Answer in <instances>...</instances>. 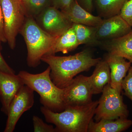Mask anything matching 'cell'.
Masks as SVG:
<instances>
[{
  "label": "cell",
  "mask_w": 132,
  "mask_h": 132,
  "mask_svg": "<svg viewBox=\"0 0 132 132\" xmlns=\"http://www.w3.org/2000/svg\"><path fill=\"white\" fill-rule=\"evenodd\" d=\"M79 45H101L96 38L97 27L73 23L72 25Z\"/></svg>",
  "instance_id": "cell-19"
},
{
  "label": "cell",
  "mask_w": 132,
  "mask_h": 132,
  "mask_svg": "<svg viewBox=\"0 0 132 132\" xmlns=\"http://www.w3.org/2000/svg\"><path fill=\"white\" fill-rule=\"evenodd\" d=\"M0 72L5 73L15 74V72L13 69L11 68L6 62L5 61V59L1 54L0 48Z\"/></svg>",
  "instance_id": "cell-25"
},
{
  "label": "cell",
  "mask_w": 132,
  "mask_h": 132,
  "mask_svg": "<svg viewBox=\"0 0 132 132\" xmlns=\"http://www.w3.org/2000/svg\"><path fill=\"white\" fill-rule=\"evenodd\" d=\"M79 45L72 26L57 38L50 54L55 55L58 52L68 53L76 49Z\"/></svg>",
  "instance_id": "cell-17"
},
{
  "label": "cell",
  "mask_w": 132,
  "mask_h": 132,
  "mask_svg": "<svg viewBox=\"0 0 132 132\" xmlns=\"http://www.w3.org/2000/svg\"><path fill=\"white\" fill-rule=\"evenodd\" d=\"M0 42L3 43L7 42L5 30L4 19L2 9L1 6L0 4Z\"/></svg>",
  "instance_id": "cell-26"
},
{
  "label": "cell",
  "mask_w": 132,
  "mask_h": 132,
  "mask_svg": "<svg viewBox=\"0 0 132 132\" xmlns=\"http://www.w3.org/2000/svg\"><path fill=\"white\" fill-rule=\"evenodd\" d=\"M4 19L5 35L11 49H14L16 38L26 17L21 0H0Z\"/></svg>",
  "instance_id": "cell-6"
},
{
  "label": "cell",
  "mask_w": 132,
  "mask_h": 132,
  "mask_svg": "<svg viewBox=\"0 0 132 132\" xmlns=\"http://www.w3.org/2000/svg\"><path fill=\"white\" fill-rule=\"evenodd\" d=\"M34 92L24 85L16 93L10 105L4 132L13 131L22 114L32 108L34 103Z\"/></svg>",
  "instance_id": "cell-8"
},
{
  "label": "cell",
  "mask_w": 132,
  "mask_h": 132,
  "mask_svg": "<svg viewBox=\"0 0 132 132\" xmlns=\"http://www.w3.org/2000/svg\"><path fill=\"white\" fill-rule=\"evenodd\" d=\"M129 0H95L98 16L104 19L120 14L123 6Z\"/></svg>",
  "instance_id": "cell-18"
},
{
  "label": "cell",
  "mask_w": 132,
  "mask_h": 132,
  "mask_svg": "<svg viewBox=\"0 0 132 132\" xmlns=\"http://www.w3.org/2000/svg\"><path fill=\"white\" fill-rule=\"evenodd\" d=\"M101 59L93 58L91 51L86 49L68 56L45 55L41 61L50 67V76L53 82L58 87L63 89L77 75L88 71Z\"/></svg>",
  "instance_id": "cell-1"
},
{
  "label": "cell",
  "mask_w": 132,
  "mask_h": 132,
  "mask_svg": "<svg viewBox=\"0 0 132 132\" xmlns=\"http://www.w3.org/2000/svg\"><path fill=\"white\" fill-rule=\"evenodd\" d=\"M24 85L18 75L10 74L0 72V100L1 110L7 115L12 100Z\"/></svg>",
  "instance_id": "cell-11"
},
{
  "label": "cell",
  "mask_w": 132,
  "mask_h": 132,
  "mask_svg": "<svg viewBox=\"0 0 132 132\" xmlns=\"http://www.w3.org/2000/svg\"><path fill=\"white\" fill-rule=\"evenodd\" d=\"M132 28L120 16L117 15L103 21L97 27L96 38L102 42L121 37L132 31Z\"/></svg>",
  "instance_id": "cell-10"
},
{
  "label": "cell",
  "mask_w": 132,
  "mask_h": 132,
  "mask_svg": "<svg viewBox=\"0 0 132 132\" xmlns=\"http://www.w3.org/2000/svg\"><path fill=\"white\" fill-rule=\"evenodd\" d=\"M93 94L102 93L106 85L111 82L110 68L105 60H101L95 65L92 75L88 77Z\"/></svg>",
  "instance_id": "cell-15"
},
{
  "label": "cell",
  "mask_w": 132,
  "mask_h": 132,
  "mask_svg": "<svg viewBox=\"0 0 132 132\" xmlns=\"http://www.w3.org/2000/svg\"><path fill=\"white\" fill-rule=\"evenodd\" d=\"M32 121L35 132H56L53 125L45 123L42 119L36 116H33Z\"/></svg>",
  "instance_id": "cell-21"
},
{
  "label": "cell",
  "mask_w": 132,
  "mask_h": 132,
  "mask_svg": "<svg viewBox=\"0 0 132 132\" xmlns=\"http://www.w3.org/2000/svg\"><path fill=\"white\" fill-rule=\"evenodd\" d=\"M82 8L92 13L93 8V0H76Z\"/></svg>",
  "instance_id": "cell-27"
},
{
  "label": "cell",
  "mask_w": 132,
  "mask_h": 132,
  "mask_svg": "<svg viewBox=\"0 0 132 132\" xmlns=\"http://www.w3.org/2000/svg\"><path fill=\"white\" fill-rule=\"evenodd\" d=\"M34 19L43 30L56 37L61 35L73 24L61 10L52 6L45 9Z\"/></svg>",
  "instance_id": "cell-9"
},
{
  "label": "cell",
  "mask_w": 132,
  "mask_h": 132,
  "mask_svg": "<svg viewBox=\"0 0 132 132\" xmlns=\"http://www.w3.org/2000/svg\"><path fill=\"white\" fill-rule=\"evenodd\" d=\"M50 67L42 72L32 74L25 71L19 72L18 75L24 85L39 95L43 106L55 112H60L65 109L63 101V89L60 88L53 82L50 76Z\"/></svg>",
  "instance_id": "cell-4"
},
{
  "label": "cell",
  "mask_w": 132,
  "mask_h": 132,
  "mask_svg": "<svg viewBox=\"0 0 132 132\" xmlns=\"http://www.w3.org/2000/svg\"><path fill=\"white\" fill-rule=\"evenodd\" d=\"M75 0H50L51 6L60 10H64L69 7Z\"/></svg>",
  "instance_id": "cell-24"
},
{
  "label": "cell",
  "mask_w": 132,
  "mask_h": 132,
  "mask_svg": "<svg viewBox=\"0 0 132 132\" xmlns=\"http://www.w3.org/2000/svg\"><path fill=\"white\" fill-rule=\"evenodd\" d=\"M63 101L65 108L81 106L91 103L93 94L88 77L78 76L63 88Z\"/></svg>",
  "instance_id": "cell-7"
},
{
  "label": "cell",
  "mask_w": 132,
  "mask_h": 132,
  "mask_svg": "<svg viewBox=\"0 0 132 132\" xmlns=\"http://www.w3.org/2000/svg\"><path fill=\"white\" fill-rule=\"evenodd\" d=\"M101 45L108 53L123 57L132 64V30L120 38L102 42Z\"/></svg>",
  "instance_id": "cell-14"
},
{
  "label": "cell",
  "mask_w": 132,
  "mask_h": 132,
  "mask_svg": "<svg viewBox=\"0 0 132 132\" xmlns=\"http://www.w3.org/2000/svg\"><path fill=\"white\" fill-rule=\"evenodd\" d=\"M102 93L95 112V122L101 120L127 118L129 111L123 102L121 93L112 87L110 83L105 86Z\"/></svg>",
  "instance_id": "cell-5"
},
{
  "label": "cell",
  "mask_w": 132,
  "mask_h": 132,
  "mask_svg": "<svg viewBox=\"0 0 132 132\" xmlns=\"http://www.w3.org/2000/svg\"><path fill=\"white\" fill-rule=\"evenodd\" d=\"M27 16L35 19L48 7L51 6L50 0H21Z\"/></svg>",
  "instance_id": "cell-20"
},
{
  "label": "cell",
  "mask_w": 132,
  "mask_h": 132,
  "mask_svg": "<svg viewBox=\"0 0 132 132\" xmlns=\"http://www.w3.org/2000/svg\"><path fill=\"white\" fill-rule=\"evenodd\" d=\"M98 104L96 101L85 105L67 107L60 112L42 106L40 111L47 122L55 126L56 132H87Z\"/></svg>",
  "instance_id": "cell-2"
},
{
  "label": "cell",
  "mask_w": 132,
  "mask_h": 132,
  "mask_svg": "<svg viewBox=\"0 0 132 132\" xmlns=\"http://www.w3.org/2000/svg\"><path fill=\"white\" fill-rule=\"evenodd\" d=\"M120 15L132 28V0H129L125 3Z\"/></svg>",
  "instance_id": "cell-23"
},
{
  "label": "cell",
  "mask_w": 132,
  "mask_h": 132,
  "mask_svg": "<svg viewBox=\"0 0 132 132\" xmlns=\"http://www.w3.org/2000/svg\"><path fill=\"white\" fill-rule=\"evenodd\" d=\"M23 36L27 48V63L30 67L40 64L44 55L51 54L56 40L44 31L37 24L34 18L27 16L20 33Z\"/></svg>",
  "instance_id": "cell-3"
},
{
  "label": "cell",
  "mask_w": 132,
  "mask_h": 132,
  "mask_svg": "<svg viewBox=\"0 0 132 132\" xmlns=\"http://www.w3.org/2000/svg\"><path fill=\"white\" fill-rule=\"evenodd\" d=\"M128 72L127 75L125 76L122 81V88L125 91L124 94L132 102V65Z\"/></svg>",
  "instance_id": "cell-22"
},
{
  "label": "cell",
  "mask_w": 132,
  "mask_h": 132,
  "mask_svg": "<svg viewBox=\"0 0 132 132\" xmlns=\"http://www.w3.org/2000/svg\"><path fill=\"white\" fill-rule=\"evenodd\" d=\"M65 16L72 23L97 27L103 21L99 16H95L87 11L75 0L69 7L61 10Z\"/></svg>",
  "instance_id": "cell-13"
},
{
  "label": "cell",
  "mask_w": 132,
  "mask_h": 132,
  "mask_svg": "<svg viewBox=\"0 0 132 132\" xmlns=\"http://www.w3.org/2000/svg\"><path fill=\"white\" fill-rule=\"evenodd\" d=\"M110 69L111 86L121 93L122 82L131 63L123 57L108 53L105 59Z\"/></svg>",
  "instance_id": "cell-12"
},
{
  "label": "cell",
  "mask_w": 132,
  "mask_h": 132,
  "mask_svg": "<svg viewBox=\"0 0 132 132\" xmlns=\"http://www.w3.org/2000/svg\"><path fill=\"white\" fill-rule=\"evenodd\" d=\"M132 125V121L127 118L116 120H101L94 122L93 119L88 126V132H121L127 130Z\"/></svg>",
  "instance_id": "cell-16"
}]
</instances>
